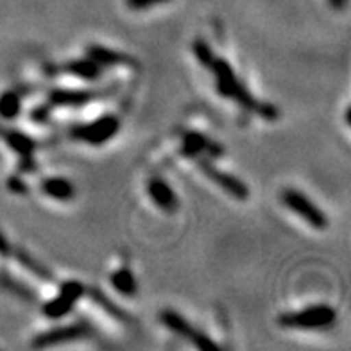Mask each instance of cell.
<instances>
[{
	"label": "cell",
	"instance_id": "21",
	"mask_svg": "<svg viewBox=\"0 0 351 351\" xmlns=\"http://www.w3.org/2000/svg\"><path fill=\"white\" fill-rule=\"evenodd\" d=\"M165 2H169V0H125L128 8L133 11H145L153 5L165 4Z\"/></svg>",
	"mask_w": 351,
	"mask_h": 351
},
{
	"label": "cell",
	"instance_id": "23",
	"mask_svg": "<svg viewBox=\"0 0 351 351\" xmlns=\"http://www.w3.org/2000/svg\"><path fill=\"white\" fill-rule=\"evenodd\" d=\"M10 186H11V189L16 190V192H25V190H27V189H25V185H23V183H20L16 178H13V180H11Z\"/></svg>",
	"mask_w": 351,
	"mask_h": 351
},
{
	"label": "cell",
	"instance_id": "3",
	"mask_svg": "<svg viewBox=\"0 0 351 351\" xmlns=\"http://www.w3.org/2000/svg\"><path fill=\"white\" fill-rule=\"evenodd\" d=\"M121 130V121L115 115H104L97 121L88 122V124L74 125L70 130V136L79 142L90 143V145H102L110 142Z\"/></svg>",
	"mask_w": 351,
	"mask_h": 351
},
{
	"label": "cell",
	"instance_id": "15",
	"mask_svg": "<svg viewBox=\"0 0 351 351\" xmlns=\"http://www.w3.org/2000/svg\"><path fill=\"white\" fill-rule=\"evenodd\" d=\"M63 70H66L69 74L75 75V77H81L84 81H97L102 74V66L97 65L95 61H92L90 58L86 60H74L69 61Z\"/></svg>",
	"mask_w": 351,
	"mask_h": 351
},
{
	"label": "cell",
	"instance_id": "6",
	"mask_svg": "<svg viewBox=\"0 0 351 351\" xmlns=\"http://www.w3.org/2000/svg\"><path fill=\"white\" fill-rule=\"evenodd\" d=\"M84 294V287L79 282H66L61 285L58 296L52 298L43 305V314L49 319H61L69 314L70 310L74 308Z\"/></svg>",
	"mask_w": 351,
	"mask_h": 351
},
{
	"label": "cell",
	"instance_id": "24",
	"mask_svg": "<svg viewBox=\"0 0 351 351\" xmlns=\"http://www.w3.org/2000/svg\"><path fill=\"white\" fill-rule=\"evenodd\" d=\"M330 4H332L333 10H344V5H346V0H330Z\"/></svg>",
	"mask_w": 351,
	"mask_h": 351
},
{
	"label": "cell",
	"instance_id": "16",
	"mask_svg": "<svg viewBox=\"0 0 351 351\" xmlns=\"http://www.w3.org/2000/svg\"><path fill=\"white\" fill-rule=\"evenodd\" d=\"M111 285L124 296H134L138 291V283L134 280V274L128 267H121L111 274Z\"/></svg>",
	"mask_w": 351,
	"mask_h": 351
},
{
	"label": "cell",
	"instance_id": "13",
	"mask_svg": "<svg viewBox=\"0 0 351 351\" xmlns=\"http://www.w3.org/2000/svg\"><path fill=\"white\" fill-rule=\"evenodd\" d=\"M199 153H208L210 156H221L224 151L213 142L204 138L203 134L186 133L185 138H183V154H186V156H197Z\"/></svg>",
	"mask_w": 351,
	"mask_h": 351
},
{
	"label": "cell",
	"instance_id": "7",
	"mask_svg": "<svg viewBox=\"0 0 351 351\" xmlns=\"http://www.w3.org/2000/svg\"><path fill=\"white\" fill-rule=\"evenodd\" d=\"M92 335L90 326L84 323L66 324V326H58V328L47 330V332L36 335L33 341L34 348H49L58 346V344H66V342L81 341V339H88Z\"/></svg>",
	"mask_w": 351,
	"mask_h": 351
},
{
	"label": "cell",
	"instance_id": "10",
	"mask_svg": "<svg viewBox=\"0 0 351 351\" xmlns=\"http://www.w3.org/2000/svg\"><path fill=\"white\" fill-rule=\"evenodd\" d=\"M0 138H4L5 143H8V145L13 149L14 153L20 154V158H22V163H25V165L22 167L23 171L31 172L36 169L33 163V160H31V156H33V153H34V149H36V143H34V140L29 138L27 134L19 133V131H13V130H0Z\"/></svg>",
	"mask_w": 351,
	"mask_h": 351
},
{
	"label": "cell",
	"instance_id": "14",
	"mask_svg": "<svg viewBox=\"0 0 351 351\" xmlns=\"http://www.w3.org/2000/svg\"><path fill=\"white\" fill-rule=\"evenodd\" d=\"M42 192L56 201H72L75 197L74 185L65 178H45L42 181Z\"/></svg>",
	"mask_w": 351,
	"mask_h": 351
},
{
	"label": "cell",
	"instance_id": "11",
	"mask_svg": "<svg viewBox=\"0 0 351 351\" xmlns=\"http://www.w3.org/2000/svg\"><path fill=\"white\" fill-rule=\"evenodd\" d=\"M147 194L162 212L172 213L178 210V204L180 203H178L176 192L165 180H162V178H153V180H149Z\"/></svg>",
	"mask_w": 351,
	"mask_h": 351
},
{
	"label": "cell",
	"instance_id": "12",
	"mask_svg": "<svg viewBox=\"0 0 351 351\" xmlns=\"http://www.w3.org/2000/svg\"><path fill=\"white\" fill-rule=\"evenodd\" d=\"M86 56L92 61H95L97 65H101L102 69L104 66H136L130 56L102 45H90L86 49Z\"/></svg>",
	"mask_w": 351,
	"mask_h": 351
},
{
	"label": "cell",
	"instance_id": "2",
	"mask_svg": "<svg viewBox=\"0 0 351 351\" xmlns=\"http://www.w3.org/2000/svg\"><path fill=\"white\" fill-rule=\"evenodd\" d=\"M337 312L330 305H315L300 312H289L278 317V324L283 328L294 330H324L333 326Z\"/></svg>",
	"mask_w": 351,
	"mask_h": 351
},
{
	"label": "cell",
	"instance_id": "17",
	"mask_svg": "<svg viewBox=\"0 0 351 351\" xmlns=\"http://www.w3.org/2000/svg\"><path fill=\"white\" fill-rule=\"evenodd\" d=\"M22 110V99L16 92L8 90L0 95V117L5 121H11L14 117L19 115Z\"/></svg>",
	"mask_w": 351,
	"mask_h": 351
},
{
	"label": "cell",
	"instance_id": "8",
	"mask_svg": "<svg viewBox=\"0 0 351 351\" xmlns=\"http://www.w3.org/2000/svg\"><path fill=\"white\" fill-rule=\"evenodd\" d=\"M199 169L203 172L210 181H213L215 185L221 186L228 195H231L233 199H239V201H245V199L250 197V190L245 186V183H242L239 178L235 176L228 174V172L221 171L215 165H212L206 160H199Z\"/></svg>",
	"mask_w": 351,
	"mask_h": 351
},
{
	"label": "cell",
	"instance_id": "9",
	"mask_svg": "<svg viewBox=\"0 0 351 351\" xmlns=\"http://www.w3.org/2000/svg\"><path fill=\"white\" fill-rule=\"evenodd\" d=\"M104 95L102 90H63L54 88L49 92V102L52 106H83L88 102L97 101Z\"/></svg>",
	"mask_w": 351,
	"mask_h": 351
},
{
	"label": "cell",
	"instance_id": "1",
	"mask_svg": "<svg viewBox=\"0 0 351 351\" xmlns=\"http://www.w3.org/2000/svg\"><path fill=\"white\" fill-rule=\"evenodd\" d=\"M208 69H212L215 77H217V90L221 95L233 99V101L239 102L242 108H245V110L250 111H256V113H260V115L265 117V119H274V117H278V111L274 110L273 106H269V104L263 106V104H260V102H256L251 97V93L245 90L244 84L235 77V72L231 70L230 63H228L226 60H217V58H213L212 65H210Z\"/></svg>",
	"mask_w": 351,
	"mask_h": 351
},
{
	"label": "cell",
	"instance_id": "19",
	"mask_svg": "<svg viewBox=\"0 0 351 351\" xmlns=\"http://www.w3.org/2000/svg\"><path fill=\"white\" fill-rule=\"evenodd\" d=\"M13 254H14V258L19 260V262L22 263L23 267H27L29 271H31V273L38 274V276H42V278H49V276H51V274L47 273L45 269H43L42 265H40V263L36 262V260L31 258V256H29L27 253H23L22 250H16Z\"/></svg>",
	"mask_w": 351,
	"mask_h": 351
},
{
	"label": "cell",
	"instance_id": "18",
	"mask_svg": "<svg viewBox=\"0 0 351 351\" xmlns=\"http://www.w3.org/2000/svg\"><path fill=\"white\" fill-rule=\"evenodd\" d=\"M90 296H92L93 301H97L99 305L102 306V308L106 310L108 314L113 315L115 319H119V321H130V315L125 314L124 310L121 308V306H117L113 301L110 300V298H106V294H102L101 291H97V289H93V291H90Z\"/></svg>",
	"mask_w": 351,
	"mask_h": 351
},
{
	"label": "cell",
	"instance_id": "20",
	"mask_svg": "<svg viewBox=\"0 0 351 351\" xmlns=\"http://www.w3.org/2000/svg\"><path fill=\"white\" fill-rule=\"evenodd\" d=\"M192 49H194V54H195V58H197L199 63L208 69V66L212 65L213 58H215L208 43L204 42V40H195L194 45H192Z\"/></svg>",
	"mask_w": 351,
	"mask_h": 351
},
{
	"label": "cell",
	"instance_id": "22",
	"mask_svg": "<svg viewBox=\"0 0 351 351\" xmlns=\"http://www.w3.org/2000/svg\"><path fill=\"white\" fill-rule=\"evenodd\" d=\"M11 247H10V244H8V241H4V237L0 235V254H10L11 253Z\"/></svg>",
	"mask_w": 351,
	"mask_h": 351
},
{
	"label": "cell",
	"instance_id": "5",
	"mask_svg": "<svg viewBox=\"0 0 351 351\" xmlns=\"http://www.w3.org/2000/svg\"><path fill=\"white\" fill-rule=\"evenodd\" d=\"M160 319H162L163 326H167L171 332L178 333L180 337L190 341L195 348H199V350H204V351L219 350V344H215L208 335H204V333L199 332L197 328L190 326V323L185 317H181L180 314H176V312H172V310H165V312H162Z\"/></svg>",
	"mask_w": 351,
	"mask_h": 351
},
{
	"label": "cell",
	"instance_id": "4",
	"mask_svg": "<svg viewBox=\"0 0 351 351\" xmlns=\"http://www.w3.org/2000/svg\"><path fill=\"white\" fill-rule=\"evenodd\" d=\"M282 201L287 208L300 215L306 224H310L315 230H326L328 228V217L323 210L319 208L317 204H314L306 197L303 192L294 189H285L282 192Z\"/></svg>",
	"mask_w": 351,
	"mask_h": 351
}]
</instances>
